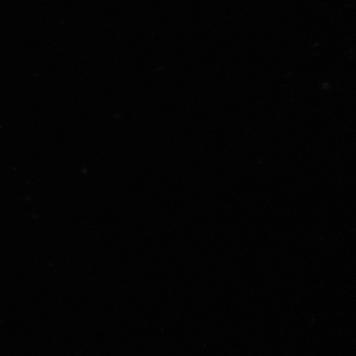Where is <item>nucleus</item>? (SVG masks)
Wrapping results in <instances>:
<instances>
[]
</instances>
